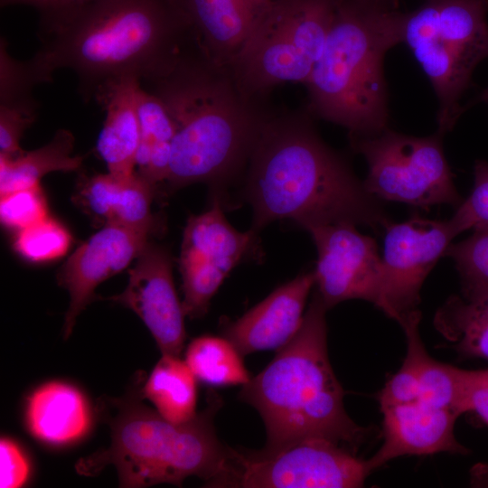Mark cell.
I'll return each instance as SVG.
<instances>
[{"label":"cell","instance_id":"obj_1","mask_svg":"<svg viewBox=\"0 0 488 488\" xmlns=\"http://www.w3.org/2000/svg\"><path fill=\"white\" fill-rule=\"evenodd\" d=\"M39 18L41 47L26 61L36 84L70 69L85 102L111 80L164 75L194 42L180 0H87Z\"/></svg>","mask_w":488,"mask_h":488},{"label":"cell","instance_id":"obj_2","mask_svg":"<svg viewBox=\"0 0 488 488\" xmlns=\"http://www.w3.org/2000/svg\"><path fill=\"white\" fill-rule=\"evenodd\" d=\"M307 112H271L250 154L244 196L254 231L277 220L311 226L349 222L375 230L390 222L347 161L320 137Z\"/></svg>","mask_w":488,"mask_h":488},{"label":"cell","instance_id":"obj_3","mask_svg":"<svg viewBox=\"0 0 488 488\" xmlns=\"http://www.w3.org/2000/svg\"><path fill=\"white\" fill-rule=\"evenodd\" d=\"M141 85L163 101L175 126L166 179L171 189L222 186L247 167L271 112L240 89L230 68L193 42L168 72Z\"/></svg>","mask_w":488,"mask_h":488},{"label":"cell","instance_id":"obj_4","mask_svg":"<svg viewBox=\"0 0 488 488\" xmlns=\"http://www.w3.org/2000/svg\"><path fill=\"white\" fill-rule=\"evenodd\" d=\"M326 311L316 291L296 335L241 388L239 399L264 422L266 451L323 438L355 454L369 434L344 409V391L328 356Z\"/></svg>","mask_w":488,"mask_h":488},{"label":"cell","instance_id":"obj_5","mask_svg":"<svg viewBox=\"0 0 488 488\" xmlns=\"http://www.w3.org/2000/svg\"><path fill=\"white\" fill-rule=\"evenodd\" d=\"M394 2L339 0L323 52L305 84L307 111L349 135L388 128L383 61L401 43L403 14Z\"/></svg>","mask_w":488,"mask_h":488},{"label":"cell","instance_id":"obj_6","mask_svg":"<svg viewBox=\"0 0 488 488\" xmlns=\"http://www.w3.org/2000/svg\"><path fill=\"white\" fill-rule=\"evenodd\" d=\"M140 389L112 400L108 418L109 446L76 464L77 472L95 475L113 465L121 487L140 488L160 483L182 486L191 476L206 484L223 470L228 447L217 436L214 416L221 406L215 394L190 421L174 423L141 402Z\"/></svg>","mask_w":488,"mask_h":488},{"label":"cell","instance_id":"obj_7","mask_svg":"<svg viewBox=\"0 0 488 488\" xmlns=\"http://www.w3.org/2000/svg\"><path fill=\"white\" fill-rule=\"evenodd\" d=\"M488 0H425L404 13L401 42L413 53L438 101L437 132L465 112L461 99L476 66L488 58Z\"/></svg>","mask_w":488,"mask_h":488},{"label":"cell","instance_id":"obj_8","mask_svg":"<svg viewBox=\"0 0 488 488\" xmlns=\"http://www.w3.org/2000/svg\"><path fill=\"white\" fill-rule=\"evenodd\" d=\"M339 0H272L230 69L240 89L265 101L286 83L305 84L320 58Z\"/></svg>","mask_w":488,"mask_h":488},{"label":"cell","instance_id":"obj_9","mask_svg":"<svg viewBox=\"0 0 488 488\" xmlns=\"http://www.w3.org/2000/svg\"><path fill=\"white\" fill-rule=\"evenodd\" d=\"M444 135L414 136L389 127L371 136L349 135L368 165L365 190L374 197L423 209L463 202L443 148Z\"/></svg>","mask_w":488,"mask_h":488},{"label":"cell","instance_id":"obj_10","mask_svg":"<svg viewBox=\"0 0 488 488\" xmlns=\"http://www.w3.org/2000/svg\"><path fill=\"white\" fill-rule=\"evenodd\" d=\"M366 460L327 439L307 438L278 450L228 447L222 472L206 486L355 488L370 474Z\"/></svg>","mask_w":488,"mask_h":488},{"label":"cell","instance_id":"obj_11","mask_svg":"<svg viewBox=\"0 0 488 488\" xmlns=\"http://www.w3.org/2000/svg\"><path fill=\"white\" fill-rule=\"evenodd\" d=\"M258 232H241L225 218L220 196L210 208L191 216L183 230L179 268L185 316L201 318L230 271L257 244Z\"/></svg>","mask_w":488,"mask_h":488},{"label":"cell","instance_id":"obj_12","mask_svg":"<svg viewBox=\"0 0 488 488\" xmlns=\"http://www.w3.org/2000/svg\"><path fill=\"white\" fill-rule=\"evenodd\" d=\"M306 230L317 250L315 285L327 310L346 300L361 299L382 311L384 269L375 239L349 222L315 225Z\"/></svg>","mask_w":488,"mask_h":488},{"label":"cell","instance_id":"obj_13","mask_svg":"<svg viewBox=\"0 0 488 488\" xmlns=\"http://www.w3.org/2000/svg\"><path fill=\"white\" fill-rule=\"evenodd\" d=\"M384 307L389 318L417 309L422 285L457 236L449 221L413 215L384 229Z\"/></svg>","mask_w":488,"mask_h":488},{"label":"cell","instance_id":"obj_14","mask_svg":"<svg viewBox=\"0 0 488 488\" xmlns=\"http://www.w3.org/2000/svg\"><path fill=\"white\" fill-rule=\"evenodd\" d=\"M107 299L135 312L162 354H181L186 339L185 314L174 284L172 258L164 247L148 242L129 270L126 289Z\"/></svg>","mask_w":488,"mask_h":488},{"label":"cell","instance_id":"obj_15","mask_svg":"<svg viewBox=\"0 0 488 488\" xmlns=\"http://www.w3.org/2000/svg\"><path fill=\"white\" fill-rule=\"evenodd\" d=\"M151 233L145 229L105 224L71 254L58 276L60 285L70 294L65 339L71 334L78 315L95 297V288L136 258Z\"/></svg>","mask_w":488,"mask_h":488},{"label":"cell","instance_id":"obj_16","mask_svg":"<svg viewBox=\"0 0 488 488\" xmlns=\"http://www.w3.org/2000/svg\"><path fill=\"white\" fill-rule=\"evenodd\" d=\"M383 442L368 460L370 473L404 455H427L441 452L467 454L455 435L460 416L450 408H436L419 400L380 408Z\"/></svg>","mask_w":488,"mask_h":488},{"label":"cell","instance_id":"obj_17","mask_svg":"<svg viewBox=\"0 0 488 488\" xmlns=\"http://www.w3.org/2000/svg\"><path fill=\"white\" fill-rule=\"evenodd\" d=\"M315 285L314 271L298 275L281 285L242 316L228 323L222 334L242 356L278 350L298 332L305 306Z\"/></svg>","mask_w":488,"mask_h":488},{"label":"cell","instance_id":"obj_18","mask_svg":"<svg viewBox=\"0 0 488 488\" xmlns=\"http://www.w3.org/2000/svg\"><path fill=\"white\" fill-rule=\"evenodd\" d=\"M194 41L215 63L230 68L272 0H180Z\"/></svg>","mask_w":488,"mask_h":488},{"label":"cell","instance_id":"obj_19","mask_svg":"<svg viewBox=\"0 0 488 488\" xmlns=\"http://www.w3.org/2000/svg\"><path fill=\"white\" fill-rule=\"evenodd\" d=\"M24 422L36 440L51 446H67L89 433L93 412L88 398L77 386L51 380L39 385L27 397Z\"/></svg>","mask_w":488,"mask_h":488},{"label":"cell","instance_id":"obj_20","mask_svg":"<svg viewBox=\"0 0 488 488\" xmlns=\"http://www.w3.org/2000/svg\"><path fill=\"white\" fill-rule=\"evenodd\" d=\"M140 87L138 78L127 76L106 83L94 98L106 112L96 148L108 173L119 178L129 177L136 172V155L140 141L137 115Z\"/></svg>","mask_w":488,"mask_h":488},{"label":"cell","instance_id":"obj_21","mask_svg":"<svg viewBox=\"0 0 488 488\" xmlns=\"http://www.w3.org/2000/svg\"><path fill=\"white\" fill-rule=\"evenodd\" d=\"M156 185L139 174L119 178L108 173L86 178L78 200L91 215L105 222L126 227L155 230L151 204Z\"/></svg>","mask_w":488,"mask_h":488},{"label":"cell","instance_id":"obj_22","mask_svg":"<svg viewBox=\"0 0 488 488\" xmlns=\"http://www.w3.org/2000/svg\"><path fill=\"white\" fill-rule=\"evenodd\" d=\"M433 323L459 353L488 361V289L450 296Z\"/></svg>","mask_w":488,"mask_h":488},{"label":"cell","instance_id":"obj_23","mask_svg":"<svg viewBox=\"0 0 488 488\" xmlns=\"http://www.w3.org/2000/svg\"><path fill=\"white\" fill-rule=\"evenodd\" d=\"M140 394L171 422L185 423L197 415V379L179 356L162 354Z\"/></svg>","mask_w":488,"mask_h":488},{"label":"cell","instance_id":"obj_24","mask_svg":"<svg viewBox=\"0 0 488 488\" xmlns=\"http://www.w3.org/2000/svg\"><path fill=\"white\" fill-rule=\"evenodd\" d=\"M74 136L59 129L45 145L15 158L0 157V195L40 185V180L52 172L78 170L83 158L73 155Z\"/></svg>","mask_w":488,"mask_h":488},{"label":"cell","instance_id":"obj_25","mask_svg":"<svg viewBox=\"0 0 488 488\" xmlns=\"http://www.w3.org/2000/svg\"><path fill=\"white\" fill-rule=\"evenodd\" d=\"M243 356L224 336L202 335L188 344L185 362L197 380L211 387L245 385L251 377Z\"/></svg>","mask_w":488,"mask_h":488},{"label":"cell","instance_id":"obj_26","mask_svg":"<svg viewBox=\"0 0 488 488\" xmlns=\"http://www.w3.org/2000/svg\"><path fill=\"white\" fill-rule=\"evenodd\" d=\"M421 313L414 309L403 314L398 323L407 339V353L402 365L380 391V408L418 399L421 372L429 355L419 333Z\"/></svg>","mask_w":488,"mask_h":488},{"label":"cell","instance_id":"obj_27","mask_svg":"<svg viewBox=\"0 0 488 488\" xmlns=\"http://www.w3.org/2000/svg\"><path fill=\"white\" fill-rule=\"evenodd\" d=\"M474 371L463 370L427 356L419 380V401L459 415L468 394Z\"/></svg>","mask_w":488,"mask_h":488},{"label":"cell","instance_id":"obj_28","mask_svg":"<svg viewBox=\"0 0 488 488\" xmlns=\"http://www.w3.org/2000/svg\"><path fill=\"white\" fill-rule=\"evenodd\" d=\"M137 115L140 141L136 166V172L143 174L147 168L151 150L155 146L172 145L175 126L163 101L142 85L137 91Z\"/></svg>","mask_w":488,"mask_h":488},{"label":"cell","instance_id":"obj_29","mask_svg":"<svg viewBox=\"0 0 488 488\" xmlns=\"http://www.w3.org/2000/svg\"><path fill=\"white\" fill-rule=\"evenodd\" d=\"M71 243L68 230L54 219L43 221L17 231L14 250L32 262H46L66 254Z\"/></svg>","mask_w":488,"mask_h":488},{"label":"cell","instance_id":"obj_30","mask_svg":"<svg viewBox=\"0 0 488 488\" xmlns=\"http://www.w3.org/2000/svg\"><path fill=\"white\" fill-rule=\"evenodd\" d=\"M455 262L463 293L488 289V231H474L457 243H451L445 257Z\"/></svg>","mask_w":488,"mask_h":488},{"label":"cell","instance_id":"obj_31","mask_svg":"<svg viewBox=\"0 0 488 488\" xmlns=\"http://www.w3.org/2000/svg\"><path fill=\"white\" fill-rule=\"evenodd\" d=\"M36 85L27 62L13 58L5 39L1 38L0 106L38 111L39 103L33 96Z\"/></svg>","mask_w":488,"mask_h":488},{"label":"cell","instance_id":"obj_32","mask_svg":"<svg viewBox=\"0 0 488 488\" xmlns=\"http://www.w3.org/2000/svg\"><path fill=\"white\" fill-rule=\"evenodd\" d=\"M474 178L470 195L461 202L449 219L457 236L468 230L488 231V162H475Z\"/></svg>","mask_w":488,"mask_h":488},{"label":"cell","instance_id":"obj_33","mask_svg":"<svg viewBox=\"0 0 488 488\" xmlns=\"http://www.w3.org/2000/svg\"><path fill=\"white\" fill-rule=\"evenodd\" d=\"M47 217V202L40 185L1 195V222L10 229L20 231Z\"/></svg>","mask_w":488,"mask_h":488},{"label":"cell","instance_id":"obj_34","mask_svg":"<svg viewBox=\"0 0 488 488\" xmlns=\"http://www.w3.org/2000/svg\"><path fill=\"white\" fill-rule=\"evenodd\" d=\"M32 465L25 450L13 438L0 439V487L19 488L29 480Z\"/></svg>","mask_w":488,"mask_h":488},{"label":"cell","instance_id":"obj_35","mask_svg":"<svg viewBox=\"0 0 488 488\" xmlns=\"http://www.w3.org/2000/svg\"><path fill=\"white\" fill-rule=\"evenodd\" d=\"M37 114L0 106V157L12 159L24 153L20 140Z\"/></svg>","mask_w":488,"mask_h":488},{"label":"cell","instance_id":"obj_36","mask_svg":"<svg viewBox=\"0 0 488 488\" xmlns=\"http://www.w3.org/2000/svg\"><path fill=\"white\" fill-rule=\"evenodd\" d=\"M466 412H474L488 426V369L475 371L464 405Z\"/></svg>","mask_w":488,"mask_h":488},{"label":"cell","instance_id":"obj_37","mask_svg":"<svg viewBox=\"0 0 488 488\" xmlns=\"http://www.w3.org/2000/svg\"><path fill=\"white\" fill-rule=\"evenodd\" d=\"M87 0H0L2 7L27 5L34 7L40 15L54 13L80 5Z\"/></svg>","mask_w":488,"mask_h":488},{"label":"cell","instance_id":"obj_38","mask_svg":"<svg viewBox=\"0 0 488 488\" xmlns=\"http://www.w3.org/2000/svg\"><path fill=\"white\" fill-rule=\"evenodd\" d=\"M480 102H487L488 103V86L483 89L482 90L474 99L472 102L466 104L465 107H464V109L465 111L472 105H475L477 103H480Z\"/></svg>","mask_w":488,"mask_h":488},{"label":"cell","instance_id":"obj_39","mask_svg":"<svg viewBox=\"0 0 488 488\" xmlns=\"http://www.w3.org/2000/svg\"><path fill=\"white\" fill-rule=\"evenodd\" d=\"M376 1L395 2L396 0H376Z\"/></svg>","mask_w":488,"mask_h":488}]
</instances>
